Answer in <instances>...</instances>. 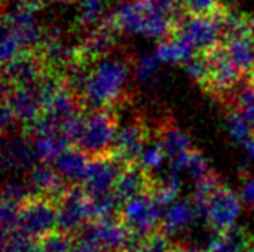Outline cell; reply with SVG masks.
Wrapping results in <instances>:
<instances>
[{"mask_svg":"<svg viewBox=\"0 0 254 252\" xmlns=\"http://www.w3.org/2000/svg\"><path fill=\"white\" fill-rule=\"evenodd\" d=\"M131 68L124 56L107 55L97 61L88 79L82 105L86 111L100 108H119L129 104L131 97L127 92V83Z\"/></svg>","mask_w":254,"mask_h":252,"instance_id":"obj_1","label":"cell"},{"mask_svg":"<svg viewBox=\"0 0 254 252\" xmlns=\"http://www.w3.org/2000/svg\"><path fill=\"white\" fill-rule=\"evenodd\" d=\"M119 114L116 108L91 110L83 114L82 129L73 147L79 149L89 159L112 154L119 131Z\"/></svg>","mask_w":254,"mask_h":252,"instance_id":"obj_2","label":"cell"},{"mask_svg":"<svg viewBox=\"0 0 254 252\" xmlns=\"http://www.w3.org/2000/svg\"><path fill=\"white\" fill-rule=\"evenodd\" d=\"M229 15L226 6L222 3L207 13H185L173 36L185 39L198 53L208 50L222 43Z\"/></svg>","mask_w":254,"mask_h":252,"instance_id":"obj_3","label":"cell"},{"mask_svg":"<svg viewBox=\"0 0 254 252\" xmlns=\"http://www.w3.org/2000/svg\"><path fill=\"white\" fill-rule=\"evenodd\" d=\"M55 230H58V211L55 201L31 195L21 203L13 233L39 242Z\"/></svg>","mask_w":254,"mask_h":252,"instance_id":"obj_4","label":"cell"},{"mask_svg":"<svg viewBox=\"0 0 254 252\" xmlns=\"http://www.w3.org/2000/svg\"><path fill=\"white\" fill-rule=\"evenodd\" d=\"M118 218L134 238L144 239L159 230L164 218L162 205L153 193H144L124 203Z\"/></svg>","mask_w":254,"mask_h":252,"instance_id":"obj_5","label":"cell"},{"mask_svg":"<svg viewBox=\"0 0 254 252\" xmlns=\"http://www.w3.org/2000/svg\"><path fill=\"white\" fill-rule=\"evenodd\" d=\"M201 53H204L208 64L207 80L201 88L216 98L226 101L240 86L243 73L232 62L222 43Z\"/></svg>","mask_w":254,"mask_h":252,"instance_id":"obj_6","label":"cell"},{"mask_svg":"<svg viewBox=\"0 0 254 252\" xmlns=\"http://www.w3.org/2000/svg\"><path fill=\"white\" fill-rule=\"evenodd\" d=\"M58 230L76 236L86 224L94 221L92 203L82 186H71L58 201Z\"/></svg>","mask_w":254,"mask_h":252,"instance_id":"obj_7","label":"cell"},{"mask_svg":"<svg viewBox=\"0 0 254 252\" xmlns=\"http://www.w3.org/2000/svg\"><path fill=\"white\" fill-rule=\"evenodd\" d=\"M152 135L150 126L143 116L134 114L128 122L119 126L112 154L128 166L134 165L138 162L146 146L152 141Z\"/></svg>","mask_w":254,"mask_h":252,"instance_id":"obj_8","label":"cell"},{"mask_svg":"<svg viewBox=\"0 0 254 252\" xmlns=\"http://www.w3.org/2000/svg\"><path fill=\"white\" fill-rule=\"evenodd\" d=\"M127 166L128 165L121 162L113 154L91 159L82 184L89 201H95L98 198L113 193L118 178Z\"/></svg>","mask_w":254,"mask_h":252,"instance_id":"obj_9","label":"cell"},{"mask_svg":"<svg viewBox=\"0 0 254 252\" xmlns=\"http://www.w3.org/2000/svg\"><path fill=\"white\" fill-rule=\"evenodd\" d=\"M36 7L18 4L4 12L3 27L9 30L22 46V50H37L45 39V31L40 27L36 15Z\"/></svg>","mask_w":254,"mask_h":252,"instance_id":"obj_10","label":"cell"},{"mask_svg":"<svg viewBox=\"0 0 254 252\" xmlns=\"http://www.w3.org/2000/svg\"><path fill=\"white\" fill-rule=\"evenodd\" d=\"M241 214V199L229 187L222 184L208 199L205 218L216 235H223L235 227Z\"/></svg>","mask_w":254,"mask_h":252,"instance_id":"obj_11","label":"cell"},{"mask_svg":"<svg viewBox=\"0 0 254 252\" xmlns=\"http://www.w3.org/2000/svg\"><path fill=\"white\" fill-rule=\"evenodd\" d=\"M76 236H85L94 241L104 252L127 251L132 238L118 217L94 220L86 224Z\"/></svg>","mask_w":254,"mask_h":252,"instance_id":"obj_12","label":"cell"},{"mask_svg":"<svg viewBox=\"0 0 254 252\" xmlns=\"http://www.w3.org/2000/svg\"><path fill=\"white\" fill-rule=\"evenodd\" d=\"M156 184L158 180H155V177L150 172L143 169L138 163H134L122 171L113 192L119 199L121 205H124L137 196H141L144 193H152Z\"/></svg>","mask_w":254,"mask_h":252,"instance_id":"obj_13","label":"cell"},{"mask_svg":"<svg viewBox=\"0 0 254 252\" xmlns=\"http://www.w3.org/2000/svg\"><path fill=\"white\" fill-rule=\"evenodd\" d=\"M27 181L33 195L45 196L55 202L71 187L54 166L45 163L36 165L30 171Z\"/></svg>","mask_w":254,"mask_h":252,"instance_id":"obj_14","label":"cell"},{"mask_svg":"<svg viewBox=\"0 0 254 252\" xmlns=\"http://www.w3.org/2000/svg\"><path fill=\"white\" fill-rule=\"evenodd\" d=\"M155 140L165 151L167 157L174 162L192 150L189 137L176 125L173 119L164 117L156 123Z\"/></svg>","mask_w":254,"mask_h":252,"instance_id":"obj_15","label":"cell"},{"mask_svg":"<svg viewBox=\"0 0 254 252\" xmlns=\"http://www.w3.org/2000/svg\"><path fill=\"white\" fill-rule=\"evenodd\" d=\"M89 157L82 153L76 147H68L55 162L54 168L60 172V175L68 183V186H82L88 165Z\"/></svg>","mask_w":254,"mask_h":252,"instance_id":"obj_16","label":"cell"},{"mask_svg":"<svg viewBox=\"0 0 254 252\" xmlns=\"http://www.w3.org/2000/svg\"><path fill=\"white\" fill-rule=\"evenodd\" d=\"M3 162L4 166H9L12 169L31 171L36 166L34 162L37 163L31 140L24 134L7 140L3 147Z\"/></svg>","mask_w":254,"mask_h":252,"instance_id":"obj_17","label":"cell"},{"mask_svg":"<svg viewBox=\"0 0 254 252\" xmlns=\"http://www.w3.org/2000/svg\"><path fill=\"white\" fill-rule=\"evenodd\" d=\"M196 53L198 52L195 50V48L179 36H171L168 39H164L155 50V56L159 61L182 62V64H186Z\"/></svg>","mask_w":254,"mask_h":252,"instance_id":"obj_18","label":"cell"},{"mask_svg":"<svg viewBox=\"0 0 254 252\" xmlns=\"http://www.w3.org/2000/svg\"><path fill=\"white\" fill-rule=\"evenodd\" d=\"M198 215L193 203L190 202H177L170 206V209L164 214L162 223H161V230L165 232L167 235L180 230L186 226H189L195 217Z\"/></svg>","mask_w":254,"mask_h":252,"instance_id":"obj_19","label":"cell"},{"mask_svg":"<svg viewBox=\"0 0 254 252\" xmlns=\"http://www.w3.org/2000/svg\"><path fill=\"white\" fill-rule=\"evenodd\" d=\"M76 242V236L55 230L51 235L39 241L40 252H71Z\"/></svg>","mask_w":254,"mask_h":252,"instance_id":"obj_20","label":"cell"},{"mask_svg":"<svg viewBox=\"0 0 254 252\" xmlns=\"http://www.w3.org/2000/svg\"><path fill=\"white\" fill-rule=\"evenodd\" d=\"M79 3L80 7H79L77 21L83 27L94 25L106 13L107 0H79Z\"/></svg>","mask_w":254,"mask_h":252,"instance_id":"obj_21","label":"cell"},{"mask_svg":"<svg viewBox=\"0 0 254 252\" xmlns=\"http://www.w3.org/2000/svg\"><path fill=\"white\" fill-rule=\"evenodd\" d=\"M174 247L176 244L171 242L170 235L159 229L140 241L137 252H171Z\"/></svg>","mask_w":254,"mask_h":252,"instance_id":"obj_22","label":"cell"},{"mask_svg":"<svg viewBox=\"0 0 254 252\" xmlns=\"http://www.w3.org/2000/svg\"><path fill=\"white\" fill-rule=\"evenodd\" d=\"M167 159V154L165 151L162 150V147L156 143V141H150L146 149L143 150L140 159H138V165L146 169L147 172L153 174L155 169L161 168V165L164 163V160Z\"/></svg>","mask_w":254,"mask_h":252,"instance_id":"obj_23","label":"cell"},{"mask_svg":"<svg viewBox=\"0 0 254 252\" xmlns=\"http://www.w3.org/2000/svg\"><path fill=\"white\" fill-rule=\"evenodd\" d=\"M228 129L232 138L241 141L243 144L253 137V129L250 123L241 114L232 110H229V116H228Z\"/></svg>","mask_w":254,"mask_h":252,"instance_id":"obj_24","label":"cell"},{"mask_svg":"<svg viewBox=\"0 0 254 252\" xmlns=\"http://www.w3.org/2000/svg\"><path fill=\"white\" fill-rule=\"evenodd\" d=\"M22 52V46L19 45L18 39L6 28H1V62L3 65L15 59Z\"/></svg>","mask_w":254,"mask_h":252,"instance_id":"obj_25","label":"cell"},{"mask_svg":"<svg viewBox=\"0 0 254 252\" xmlns=\"http://www.w3.org/2000/svg\"><path fill=\"white\" fill-rule=\"evenodd\" d=\"M158 62L159 59L150 53H144L140 56L137 65H135V76H137V80L141 82V83H147L153 79L156 70H158Z\"/></svg>","mask_w":254,"mask_h":252,"instance_id":"obj_26","label":"cell"},{"mask_svg":"<svg viewBox=\"0 0 254 252\" xmlns=\"http://www.w3.org/2000/svg\"><path fill=\"white\" fill-rule=\"evenodd\" d=\"M219 3V0H183V10L185 13H207Z\"/></svg>","mask_w":254,"mask_h":252,"instance_id":"obj_27","label":"cell"},{"mask_svg":"<svg viewBox=\"0 0 254 252\" xmlns=\"http://www.w3.org/2000/svg\"><path fill=\"white\" fill-rule=\"evenodd\" d=\"M71 252H104L94 241L85 238V236H76V242Z\"/></svg>","mask_w":254,"mask_h":252,"instance_id":"obj_28","label":"cell"},{"mask_svg":"<svg viewBox=\"0 0 254 252\" xmlns=\"http://www.w3.org/2000/svg\"><path fill=\"white\" fill-rule=\"evenodd\" d=\"M244 196L246 199L254 205V180H249L244 187Z\"/></svg>","mask_w":254,"mask_h":252,"instance_id":"obj_29","label":"cell"},{"mask_svg":"<svg viewBox=\"0 0 254 252\" xmlns=\"http://www.w3.org/2000/svg\"><path fill=\"white\" fill-rule=\"evenodd\" d=\"M171 252H195V251H190V250H188V248H185V247H182V245H177V244H176L174 250H173Z\"/></svg>","mask_w":254,"mask_h":252,"instance_id":"obj_30","label":"cell"},{"mask_svg":"<svg viewBox=\"0 0 254 252\" xmlns=\"http://www.w3.org/2000/svg\"><path fill=\"white\" fill-rule=\"evenodd\" d=\"M247 76H249L247 82H249L250 85H253V86H254V68L252 70V71H250V73H249V74H247Z\"/></svg>","mask_w":254,"mask_h":252,"instance_id":"obj_31","label":"cell"},{"mask_svg":"<svg viewBox=\"0 0 254 252\" xmlns=\"http://www.w3.org/2000/svg\"><path fill=\"white\" fill-rule=\"evenodd\" d=\"M48 1H68V0H48Z\"/></svg>","mask_w":254,"mask_h":252,"instance_id":"obj_32","label":"cell"},{"mask_svg":"<svg viewBox=\"0 0 254 252\" xmlns=\"http://www.w3.org/2000/svg\"><path fill=\"white\" fill-rule=\"evenodd\" d=\"M195 252H213V251H210V250H205V251H195Z\"/></svg>","mask_w":254,"mask_h":252,"instance_id":"obj_33","label":"cell"},{"mask_svg":"<svg viewBox=\"0 0 254 252\" xmlns=\"http://www.w3.org/2000/svg\"><path fill=\"white\" fill-rule=\"evenodd\" d=\"M121 252H125V251H121Z\"/></svg>","mask_w":254,"mask_h":252,"instance_id":"obj_34","label":"cell"}]
</instances>
